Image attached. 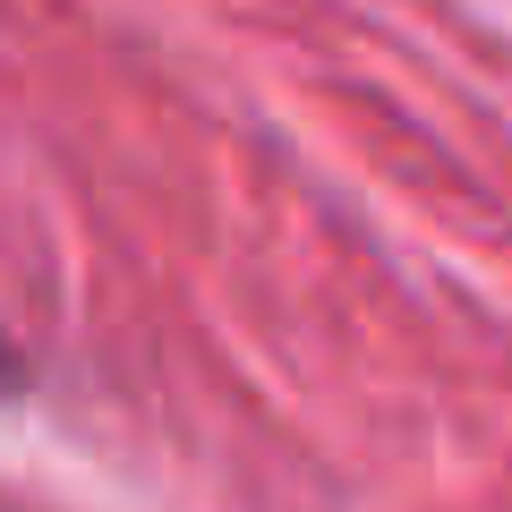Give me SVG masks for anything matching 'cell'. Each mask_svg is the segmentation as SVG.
<instances>
[{"label": "cell", "instance_id": "6da1fadb", "mask_svg": "<svg viewBox=\"0 0 512 512\" xmlns=\"http://www.w3.org/2000/svg\"><path fill=\"white\" fill-rule=\"evenodd\" d=\"M18 384H26V359L9 350V333H0V393H18Z\"/></svg>", "mask_w": 512, "mask_h": 512}]
</instances>
